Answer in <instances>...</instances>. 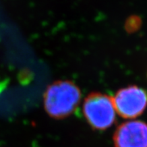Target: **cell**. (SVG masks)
I'll return each mask as SVG.
<instances>
[{"instance_id":"277c9868","label":"cell","mask_w":147,"mask_h":147,"mask_svg":"<svg viewBox=\"0 0 147 147\" xmlns=\"http://www.w3.org/2000/svg\"><path fill=\"white\" fill-rule=\"evenodd\" d=\"M116 147H147V124L138 120H130L116 129Z\"/></svg>"},{"instance_id":"3957f363","label":"cell","mask_w":147,"mask_h":147,"mask_svg":"<svg viewBox=\"0 0 147 147\" xmlns=\"http://www.w3.org/2000/svg\"><path fill=\"white\" fill-rule=\"evenodd\" d=\"M116 112L125 119H133L140 116L147 107V92L145 89L130 86L116 92L113 99Z\"/></svg>"},{"instance_id":"7a4b0ae2","label":"cell","mask_w":147,"mask_h":147,"mask_svg":"<svg viewBox=\"0 0 147 147\" xmlns=\"http://www.w3.org/2000/svg\"><path fill=\"white\" fill-rule=\"evenodd\" d=\"M83 113L92 128L105 130L113 124L116 112L110 97L101 93H93L84 101Z\"/></svg>"},{"instance_id":"6da1fadb","label":"cell","mask_w":147,"mask_h":147,"mask_svg":"<svg viewBox=\"0 0 147 147\" xmlns=\"http://www.w3.org/2000/svg\"><path fill=\"white\" fill-rule=\"evenodd\" d=\"M80 92L70 81H58L47 88L44 96L45 110L54 118L69 116L75 110L80 100Z\"/></svg>"}]
</instances>
